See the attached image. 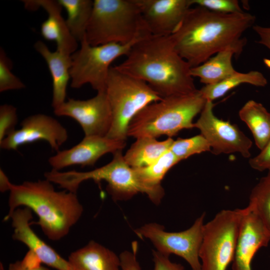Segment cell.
Listing matches in <instances>:
<instances>
[{"mask_svg": "<svg viewBox=\"0 0 270 270\" xmlns=\"http://www.w3.org/2000/svg\"><path fill=\"white\" fill-rule=\"evenodd\" d=\"M20 126L0 142L1 148L16 150L21 146L42 140L57 152L68 138L66 129L57 120L45 114L28 116L21 122Z\"/></svg>", "mask_w": 270, "mask_h": 270, "instance_id": "cell-13", "label": "cell"}, {"mask_svg": "<svg viewBox=\"0 0 270 270\" xmlns=\"http://www.w3.org/2000/svg\"><path fill=\"white\" fill-rule=\"evenodd\" d=\"M154 267L150 270H185L180 264L172 262L169 256L156 250L152 251Z\"/></svg>", "mask_w": 270, "mask_h": 270, "instance_id": "cell-33", "label": "cell"}, {"mask_svg": "<svg viewBox=\"0 0 270 270\" xmlns=\"http://www.w3.org/2000/svg\"><path fill=\"white\" fill-rule=\"evenodd\" d=\"M174 140L172 138L161 141L149 137L136 138L124 155V159L132 168L147 166L170 150Z\"/></svg>", "mask_w": 270, "mask_h": 270, "instance_id": "cell-21", "label": "cell"}, {"mask_svg": "<svg viewBox=\"0 0 270 270\" xmlns=\"http://www.w3.org/2000/svg\"><path fill=\"white\" fill-rule=\"evenodd\" d=\"M150 34L136 0H94L84 38L98 46L128 44Z\"/></svg>", "mask_w": 270, "mask_h": 270, "instance_id": "cell-6", "label": "cell"}, {"mask_svg": "<svg viewBox=\"0 0 270 270\" xmlns=\"http://www.w3.org/2000/svg\"><path fill=\"white\" fill-rule=\"evenodd\" d=\"M54 112L57 116L76 120L84 136H106L112 125V112L106 92H98L86 100L68 98Z\"/></svg>", "mask_w": 270, "mask_h": 270, "instance_id": "cell-12", "label": "cell"}, {"mask_svg": "<svg viewBox=\"0 0 270 270\" xmlns=\"http://www.w3.org/2000/svg\"><path fill=\"white\" fill-rule=\"evenodd\" d=\"M68 261L75 270H121L120 256L94 240L72 252Z\"/></svg>", "mask_w": 270, "mask_h": 270, "instance_id": "cell-20", "label": "cell"}, {"mask_svg": "<svg viewBox=\"0 0 270 270\" xmlns=\"http://www.w3.org/2000/svg\"><path fill=\"white\" fill-rule=\"evenodd\" d=\"M234 55L236 52L232 49L220 52L201 64L191 68V75L199 78L205 86L219 83L238 72L232 64Z\"/></svg>", "mask_w": 270, "mask_h": 270, "instance_id": "cell-22", "label": "cell"}, {"mask_svg": "<svg viewBox=\"0 0 270 270\" xmlns=\"http://www.w3.org/2000/svg\"><path fill=\"white\" fill-rule=\"evenodd\" d=\"M52 184L47 179L12 184L4 221L10 220L18 208L26 207L38 216V221L31 222L30 225L39 226L49 240L57 241L66 236L82 216L84 208L76 193L56 191Z\"/></svg>", "mask_w": 270, "mask_h": 270, "instance_id": "cell-3", "label": "cell"}, {"mask_svg": "<svg viewBox=\"0 0 270 270\" xmlns=\"http://www.w3.org/2000/svg\"><path fill=\"white\" fill-rule=\"evenodd\" d=\"M150 34L168 36L177 28L192 4L190 0H136Z\"/></svg>", "mask_w": 270, "mask_h": 270, "instance_id": "cell-15", "label": "cell"}, {"mask_svg": "<svg viewBox=\"0 0 270 270\" xmlns=\"http://www.w3.org/2000/svg\"><path fill=\"white\" fill-rule=\"evenodd\" d=\"M126 56L115 68L146 82L162 98L198 90L190 65L176 52L170 36H146L132 46Z\"/></svg>", "mask_w": 270, "mask_h": 270, "instance_id": "cell-2", "label": "cell"}, {"mask_svg": "<svg viewBox=\"0 0 270 270\" xmlns=\"http://www.w3.org/2000/svg\"><path fill=\"white\" fill-rule=\"evenodd\" d=\"M248 207L260 219L270 236V171L252 189Z\"/></svg>", "mask_w": 270, "mask_h": 270, "instance_id": "cell-27", "label": "cell"}, {"mask_svg": "<svg viewBox=\"0 0 270 270\" xmlns=\"http://www.w3.org/2000/svg\"><path fill=\"white\" fill-rule=\"evenodd\" d=\"M205 212L188 229L168 232L156 222L146 224L134 230L137 236L149 240L156 250L168 256L174 254L184 258L192 270H202L199 251L202 240Z\"/></svg>", "mask_w": 270, "mask_h": 270, "instance_id": "cell-10", "label": "cell"}, {"mask_svg": "<svg viewBox=\"0 0 270 270\" xmlns=\"http://www.w3.org/2000/svg\"><path fill=\"white\" fill-rule=\"evenodd\" d=\"M138 246L136 241H134L130 250H124L120 254L121 270H141L136 258Z\"/></svg>", "mask_w": 270, "mask_h": 270, "instance_id": "cell-32", "label": "cell"}, {"mask_svg": "<svg viewBox=\"0 0 270 270\" xmlns=\"http://www.w3.org/2000/svg\"><path fill=\"white\" fill-rule=\"evenodd\" d=\"M238 114L250 130L257 147L263 149L270 140V112L261 103L250 100Z\"/></svg>", "mask_w": 270, "mask_h": 270, "instance_id": "cell-23", "label": "cell"}, {"mask_svg": "<svg viewBox=\"0 0 270 270\" xmlns=\"http://www.w3.org/2000/svg\"><path fill=\"white\" fill-rule=\"evenodd\" d=\"M26 9L36 10L42 8L47 12L48 16L41 25L42 37L56 44L58 52L72 55L78 48V40L72 35L66 21L61 15L62 6L58 0H22Z\"/></svg>", "mask_w": 270, "mask_h": 270, "instance_id": "cell-18", "label": "cell"}, {"mask_svg": "<svg viewBox=\"0 0 270 270\" xmlns=\"http://www.w3.org/2000/svg\"><path fill=\"white\" fill-rule=\"evenodd\" d=\"M242 84L264 87L268 84V80L264 74L258 70H250L244 73L238 72L236 74L219 83L206 85L199 90L206 100L212 102Z\"/></svg>", "mask_w": 270, "mask_h": 270, "instance_id": "cell-24", "label": "cell"}, {"mask_svg": "<svg viewBox=\"0 0 270 270\" xmlns=\"http://www.w3.org/2000/svg\"><path fill=\"white\" fill-rule=\"evenodd\" d=\"M66 11V20L68 28L76 39L80 42L85 36L92 14L93 2L91 0H58Z\"/></svg>", "mask_w": 270, "mask_h": 270, "instance_id": "cell-25", "label": "cell"}, {"mask_svg": "<svg viewBox=\"0 0 270 270\" xmlns=\"http://www.w3.org/2000/svg\"><path fill=\"white\" fill-rule=\"evenodd\" d=\"M249 164L256 170L270 171V140L258 155L249 160Z\"/></svg>", "mask_w": 270, "mask_h": 270, "instance_id": "cell-34", "label": "cell"}, {"mask_svg": "<svg viewBox=\"0 0 270 270\" xmlns=\"http://www.w3.org/2000/svg\"><path fill=\"white\" fill-rule=\"evenodd\" d=\"M8 270H50L48 268L38 266H32L27 264L23 260L16 261L9 264Z\"/></svg>", "mask_w": 270, "mask_h": 270, "instance_id": "cell-36", "label": "cell"}, {"mask_svg": "<svg viewBox=\"0 0 270 270\" xmlns=\"http://www.w3.org/2000/svg\"><path fill=\"white\" fill-rule=\"evenodd\" d=\"M126 144V141L106 136H84L72 148L57 152L48 158V162L52 170L58 171L74 165L92 166L102 156L122 150Z\"/></svg>", "mask_w": 270, "mask_h": 270, "instance_id": "cell-14", "label": "cell"}, {"mask_svg": "<svg viewBox=\"0 0 270 270\" xmlns=\"http://www.w3.org/2000/svg\"><path fill=\"white\" fill-rule=\"evenodd\" d=\"M34 48L44 58L50 71L52 80V106L54 109L66 100V88L70 80L72 55L64 54L56 50L52 52L41 40L37 41Z\"/></svg>", "mask_w": 270, "mask_h": 270, "instance_id": "cell-19", "label": "cell"}, {"mask_svg": "<svg viewBox=\"0 0 270 270\" xmlns=\"http://www.w3.org/2000/svg\"><path fill=\"white\" fill-rule=\"evenodd\" d=\"M264 62L265 64L270 68V60L268 59H264Z\"/></svg>", "mask_w": 270, "mask_h": 270, "instance_id": "cell-38", "label": "cell"}, {"mask_svg": "<svg viewBox=\"0 0 270 270\" xmlns=\"http://www.w3.org/2000/svg\"><path fill=\"white\" fill-rule=\"evenodd\" d=\"M206 101L199 90L190 94L163 98L146 106L132 118L128 136L172 138L184 129L192 128L193 120L201 112Z\"/></svg>", "mask_w": 270, "mask_h": 270, "instance_id": "cell-4", "label": "cell"}, {"mask_svg": "<svg viewBox=\"0 0 270 270\" xmlns=\"http://www.w3.org/2000/svg\"><path fill=\"white\" fill-rule=\"evenodd\" d=\"M214 105L212 101L206 100L194 128L207 140L213 154L238 152L250 158L252 140L236 124L217 118L213 112Z\"/></svg>", "mask_w": 270, "mask_h": 270, "instance_id": "cell-11", "label": "cell"}, {"mask_svg": "<svg viewBox=\"0 0 270 270\" xmlns=\"http://www.w3.org/2000/svg\"><path fill=\"white\" fill-rule=\"evenodd\" d=\"M122 150L114 154L112 160L98 168L88 172L75 170L46 172L45 178L68 191L76 193L80 184L88 180L96 182L104 180L106 190L114 201L126 200L138 193L145 194L155 204H158L164 192L154 190L144 184L133 168L125 161Z\"/></svg>", "mask_w": 270, "mask_h": 270, "instance_id": "cell-5", "label": "cell"}, {"mask_svg": "<svg viewBox=\"0 0 270 270\" xmlns=\"http://www.w3.org/2000/svg\"><path fill=\"white\" fill-rule=\"evenodd\" d=\"M252 28L260 38L256 42L265 46L270 50V26L254 25Z\"/></svg>", "mask_w": 270, "mask_h": 270, "instance_id": "cell-35", "label": "cell"}, {"mask_svg": "<svg viewBox=\"0 0 270 270\" xmlns=\"http://www.w3.org/2000/svg\"><path fill=\"white\" fill-rule=\"evenodd\" d=\"M106 92L112 112V122L106 136L126 141L132 118L148 105L161 97L146 82L125 74L111 66Z\"/></svg>", "mask_w": 270, "mask_h": 270, "instance_id": "cell-7", "label": "cell"}, {"mask_svg": "<svg viewBox=\"0 0 270 270\" xmlns=\"http://www.w3.org/2000/svg\"><path fill=\"white\" fill-rule=\"evenodd\" d=\"M16 108L12 105L0 106V142L14 131L18 122Z\"/></svg>", "mask_w": 270, "mask_h": 270, "instance_id": "cell-31", "label": "cell"}, {"mask_svg": "<svg viewBox=\"0 0 270 270\" xmlns=\"http://www.w3.org/2000/svg\"><path fill=\"white\" fill-rule=\"evenodd\" d=\"M14 240L24 244L39 260L56 270H75L69 262L62 258L32 230V211L28 208H18L10 216Z\"/></svg>", "mask_w": 270, "mask_h": 270, "instance_id": "cell-16", "label": "cell"}, {"mask_svg": "<svg viewBox=\"0 0 270 270\" xmlns=\"http://www.w3.org/2000/svg\"><path fill=\"white\" fill-rule=\"evenodd\" d=\"M170 150L180 162L192 155L210 151L211 148L206 138L200 134L190 138H179L174 140Z\"/></svg>", "mask_w": 270, "mask_h": 270, "instance_id": "cell-28", "label": "cell"}, {"mask_svg": "<svg viewBox=\"0 0 270 270\" xmlns=\"http://www.w3.org/2000/svg\"><path fill=\"white\" fill-rule=\"evenodd\" d=\"M192 6H200L211 11L223 14L244 12L237 0H190Z\"/></svg>", "mask_w": 270, "mask_h": 270, "instance_id": "cell-30", "label": "cell"}, {"mask_svg": "<svg viewBox=\"0 0 270 270\" xmlns=\"http://www.w3.org/2000/svg\"><path fill=\"white\" fill-rule=\"evenodd\" d=\"M244 208L224 210L204 224L199 251L202 270H226L232 262Z\"/></svg>", "mask_w": 270, "mask_h": 270, "instance_id": "cell-8", "label": "cell"}, {"mask_svg": "<svg viewBox=\"0 0 270 270\" xmlns=\"http://www.w3.org/2000/svg\"><path fill=\"white\" fill-rule=\"evenodd\" d=\"M270 236L258 216L244 208L232 262V270H252L251 264L258 250L266 246Z\"/></svg>", "mask_w": 270, "mask_h": 270, "instance_id": "cell-17", "label": "cell"}, {"mask_svg": "<svg viewBox=\"0 0 270 270\" xmlns=\"http://www.w3.org/2000/svg\"><path fill=\"white\" fill-rule=\"evenodd\" d=\"M179 162L176 157L169 150L150 165L133 168L144 184L156 191L164 192L161 182L168 170Z\"/></svg>", "mask_w": 270, "mask_h": 270, "instance_id": "cell-26", "label": "cell"}, {"mask_svg": "<svg viewBox=\"0 0 270 270\" xmlns=\"http://www.w3.org/2000/svg\"><path fill=\"white\" fill-rule=\"evenodd\" d=\"M12 62L4 50L0 48V92L20 90L26 85L12 72Z\"/></svg>", "mask_w": 270, "mask_h": 270, "instance_id": "cell-29", "label": "cell"}, {"mask_svg": "<svg viewBox=\"0 0 270 270\" xmlns=\"http://www.w3.org/2000/svg\"><path fill=\"white\" fill-rule=\"evenodd\" d=\"M142 38L128 44L112 42L98 46L90 45L84 38L80 42V48L72 54L71 87L78 88L90 84L97 92H106L112 62L120 56H126Z\"/></svg>", "mask_w": 270, "mask_h": 270, "instance_id": "cell-9", "label": "cell"}, {"mask_svg": "<svg viewBox=\"0 0 270 270\" xmlns=\"http://www.w3.org/2000/svg\"><path fill=\"white\" fill-rule=\"evenodd\" d=\"M12 183L9 180L8 177L6 174L4 170L0 169V191L4 192L10 191Z\"/></svg>", "mask_w": 270, "mask_h": 270, "instance_id": "cell-37", "label": "cell"}, {"mask_svg": "<svg viewBox=\"0 0 270 270\" xmlns=\"http://www.w3.org/2000/svg\"><path fill=\"white\" fill-rule=\"evenodd\" d=\"M255 20L246 12L223 14L196 6L170 36L176 52L192 68L226 49L239 56L247 42L242 35Z\"/></svg>", "mask_w": 270, "mask_h": 270, "instance_id": "cell-1", "label": "cell"}]
</instances>
